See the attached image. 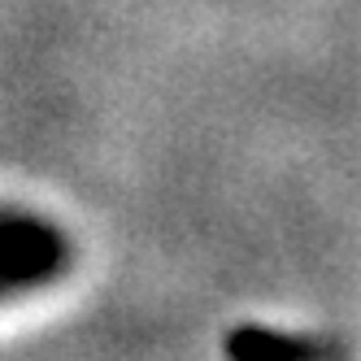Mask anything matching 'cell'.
<instances>
[{
	"mask_svg": "<svg viewBox=\"0 0 361 361\" xmlns=\"http://www.w3.org/2000/svg\"><path fill=\"white\" fill-rule=\"evenodd\" d=\"M70 262L66 235L22 209H0V300L44 288L48 279H57Z\"/></svg>",
	"mask_w": 361,
	"mask_h": 361,
	"instance_id": "cell-1",
	"label": "cell"
},
{
	"mask_svg": "<svg viewBox=\"0 0 361 361\" xmlns=\"http://www.w3.org/2000/svg\"><path fill=\"white\" fill-rule=\"evenodd\" d=\"M226 361H335V348L305 340V335H283L266 326H240L226 335Z\"/></svg>",
	"mask_w": 361,
	"mask_h": 361,
	"instance_id": "cell-2",
	"label": "cell"
}]
</instances>
